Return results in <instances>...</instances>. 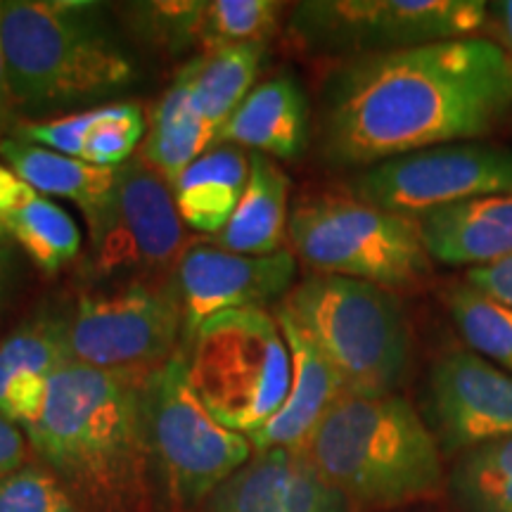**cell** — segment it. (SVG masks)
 <instances>
[{"label": "cell", "instance_id": "1", "mask_svg": "<svg viewBox=\"0 0 512 512\" xmlns=\"http://www.w3.org/2000/svg\"><path fill=\"white\" fill-rule=\"evenodd\" d=\"M512 107V57L456 38L351 57L325 88L320 150L335 166H375L491 133Z\"/></svg>", "mask_w": 512, "mask_h": 512}, {"label": "cell", "instance_id": "2", "mask_svg": "<svg viewBox=\"0 0 512 512\" xmlns=\"http://www.w3.org/2000/svg\"><path fill=\"white\" fill-rule=\"evenodd\" d=\"M145 377L67 361L50 375L38 418L22 427L43 467L86 512H147L152 463L140 406Z\"/></svg>", "mask_w": 512, "mask_h": 512}, {"label": "cell", "instance_id": "3", "mask_svg": "<svg viewBox=\"0 0 512 512\" xmlns=\"http://www.w3.org/2000/svg\"><path fill=\"white\" fill-rule=\"evenodd\" d=\"M0 36L19 117L43 121L107 105L140 76L107 5L93 0H5Z\"/></svg>", "mask_w": 512, "mask_h": 512}, {"label": "cell", "instance_id": "4", "mask_svg": "<svg viewBox=\"0 0 512 512\" xmlns=\"http://www.w3.org/2000/svg\"><path fill=\"white\" fill-rule=\"evenodd\" d=\"M304 453L325 482L361 508L430 501L446 484L437 437L399 394L344 396Z\"/></svg>", "mask_w": 512, "mask_h": 512}, {"label": "cell", "instance_id": "5", "mask_svg": "<svg viewBox=\"0 0 512 512\" xmlns=\"http://www.w3.org/2000/svg\"><path fill=\"white\" fill-rule=\"evenodd\" d=\"M278 309L330 363L347 396L394 394L411 363V328L399 299L366 280L311 275Z\"/></svg>", "mask_w": 512, "mask_h": 512}, {"label": "cell", "instance_id": "6", "mask_svg": "<svg viewBox=\"0 0 512 512\" xmlns=\"http://www.w3.org/2000/svg\"><path fill=\"white\" fill-rule=\"evenodd\" d=\"M188 373L204 408L228 430L252 437L290 392L292 356L278 318L266 309L228 311L192 337Z\"/></svg>", "mask_w": 512, "mask_h": 512}, {"label": "cell", "instance_id": "7", "mask_svg": "<svg viewBox=\"0 0 512 512\" xmlns=\"http://www.w3.org/2000/svg\"><path fill=\"white\" fill-rule=\"evenodd\" d=\"M294 254L318 275L411 290L430 275L418 221L356 197L318 195L299 202L287 223Z\"/></svg>", "mask_w": 512, "mask_h": 512}, {"label": "cell", "instance_id": "8", "mask_svg": "<svg viewBox=\"0 0 512 512\" xmlns=\"http://www.w3.org/2000/svg\"><path fill=\"white\" fill-rule=\"evenodd\" d=\"M140 406L152 470L176 508L209 501L254 456L245 434L223 427L204 408L183 354L145 377Z\"/></svg>", "mask_w": 512, "mask_h": 512}, {"label": "cell", "instance_id": "9", "mask_svg": "<svg viewBox=\"0 0 512 512\" xmlns=\"http://www.w3.org/2000/svg\"><path fill=\"white\" fill-rule=\"evenodd\" d=\"M486 8L484 0H311L294 8L290 31L313 53L366 57L470 38Z\"/></svg>", "mask_w": 512, "mask_h": 512}, {"label": "cell", "instance_id": "10", "mask_svg": "<svg viewBox=\"0 0 512 512\" xmlns=\"http://www.w3.org/2000/svg\"><path fill=\"white\" fill-rule=\"evenodd\" d=\"M183 335L176 287L136 283L117 294L81 297L67 316L69 361L145 377L174 358Z\"/></svg>", "mask_w": 512, "mask_h": 512}, {"label": "cell", "instance_id": "11", "mask_svg": "<svg viewBox=\"0 0 512 512\" xmlns=\"http://www.w3.org/2000/svg\"><path fill=\"white\" fill-rule=\"evenodd\" d=\"M91 266L100 278L178 266L185 230L171 185L133 157L117 169L112 190L88 211Z\"/></svg>", "mask_w": 512, "mask_h": 512}, {"label": "cell", "instance_id": "12", "mask_svg": "<svg viewBox=\"0 0 512 512\" xmlns=\"http://www.w3.org/2000/svg\"><path fill=\"white\" fill-rule=\"evenodd\" d=\"M351 197L394 214L418 216L491 195H512V150L451 143L387 159L349 183Z\"/></svg>", "mask_w": 512, "mask_h": 512}, {"label": "cell", "instance_id": "13", "mask_svg": "<svg viewBox=\"0 0 512 512\" xmlns=\"http://www.w3.org/2000/svg\"><path fill=\"white\" fill-rule=\"evenodd\" d=\"M297 259L290 249L249 256L221 247L185 249L176 266V294L183 309V332L195 337L211 318L228 311L264 309L290 292Z\"/></svg>", "mask_w": 512, "mask_h": 512}, {"label": "cell", "instance_id": "14", "mask_svg": "<svg viewBox=\"0 0 512 512\" xmlns=\"http://www.w3.org/2000/svg\"><path fill=\"white\" fill-rule=\"evenodd\" d=\"M430 406L448 456L512 437V375L475 351H448L434 363Z\"/></svg>", "mask_w": 512, "mask_h": 512}, {"label": "cell", "instance_id": "15", "mask_svg": "<svg viewBox=\"0 0 512 512\" xmlns=\"http://www.w3.org/2000/svg\"><path fill=\"white\" fill-rule=\"evenodd\" d=\"M209 512H351V503L320 477L304 451L254 453L209 498Z\"/></svg>", "mask_w": 512, "mask_h": 512}, {"label": "cell", "instance_id": "16", "mask_svg": "<svg viewBox=\"0 0 512 512\" xmlns=\"http://www.w3.org/2000/svg\"><path fill=\"white\" fill-rule=\"evenodd\" d=\"M275 318L290 347L292 382L280 411L259 432L247 437L254 453L271 451V448L304 451L325 415L347 396L342 380L304 332L294 325V320L283 309L275 311Z\"/></svg>", "mask_w": 512, "mask_h": 512}, {"label": "cell", "instance_id": "17", "mask_svg": "<svg viewBox=\"0 0 512 512\" xmlns=\"http://www.w3.org/2000/svg\"><path fill=\"white\" fill-rule=\"evenodd\" d=\"M422 245L448 266H491L512 256V195H491L418 216Z\"/></svg>", "mask_w": 512, "mask_h": 512}, {"label": "cell", "instance_id": "18", "mask_svg": "<svg viewBox=\"0 0 512 512\" xmlns=\"http://www.w3.org/2000/svg\"><path fill=\"white\" fill-rule=\"evenodd\" d=\"M309 100L290 74L273 76L242 100L214 143L238 145L271 159H297L309 145Z\"/></svg>", "mask_w": 512, "mask_h": 512}, {"label": "cell", "instance_id": "19", "mask_svg": "<svg viewBox=\"0 0 512 512\" xmlns=\"http://www.w3.org/2000/svg\"><path fill=\"white\" fill-rule=\"evenodd\" d=\"M249 181V152L214 143L174 183V202L185 226L219 235L235 214Z\"/></svg>", "mask_w": 512, "mask_h": 512}, {"label": "cell", "instance_id": "20", "mask_svg": "<svg viewBox=\"0 0 512 512\" xmlns=\"http://www.w3.org/2000/svg\"><path fill=\"white\" fill-rule=\"evenodd\" d=\"M290 178L271 157L249 152V181L245 195L226 228L214 235L216 247L235 254L264 256L283 249L287 238Z\"/></svg>", "mask_w": 512, "mask_h": 512}, {"label": "cell", "instance_id": "21", "mask_svg": "<svg viewBox=\"0 0 512 512\" xmlns=\"http://www.w3.org/2000/svg\"><path fill=\"white\" fill-rule=\"evenodd\" d=\"M214 138V128L202 119L192 100L190 64H183L155 105L138 157L174 188L183 171L214 145Z\"/></svg>", "mask_w": 512, "mask_h": 512}, {"label": "cell", "instance_id": "22", "mask_svg": "<svg viewBox=\"0 0 512 512\" xmlns=\"http://www.w3.org/2000/svg\"><path fill=\"white\" fill-rule=\"evenodd\" d=\"M0 157L12 174L38 195L72 200L83 214H88L112 190L117 178V169H100L83 159L60 155L15 136L0 140Z\"/></svg>", "mask_w": 512, "mask_h": 512}, {"label": "cell", "instance_id": "23", "mask_svg": "<svg viewBox=\"0 0 512 512\" xmlns=\"http://www.w3.org/2000/svg\"><path fill=\"white\" fill-rule=\"evenodd\" d=\"M264 55L266 46L261 43H235L211 48L188 62L192 69V100L214 133H219L230 114L254 91Z\"/></svg>", "mask_w": 512, "mask_h": 512}, {"label": "cell", "instance_id": "24", "mask_svg": "<svg viewBox=\"0 0 512 512\" xmlns=\"http://www.w3.org/2000/svg\"><path fill=\"white\" fill-rule=\"evenodd\" d=\"M8 235L46 273L72 264L81 249V230L60 204L29 188L12 209Z\"/></svg>", "mask_w": 512, "mask_h": 512}, {"label": "cell", "instance_id": "25", "mask_svg": "<svg viewBox=\"0 0 512 512\" xmlns=\"http://www.w3.org/2000/svg\"><path fill=\"white\" fill-rule=\"evenodd\" d=\"M446 486L460 512H512V437L460 453Z\"/></svg>", "mask_w": 512, "mask_h": 512}, {"label": "cell", "instance_id": "26", "mask_svg": "<svg viewBox=\"0 0 512 512\" xmlns=\"http://www.w3.org/2000/svg\"><path fill=\"white\" fill-rule=\"evenodd\" d=\"M446 306L460 335L475 354H482L512 375V309L470 283L448 287Z\"/></svg>", "mask_w": 512, "mask_h": 512}, {"label": "cell", "instance_id": "27", "mask_svg": "<svg viewBox=\"0 0 512 512\" xmlns=\"http://www.w3.org/2000/svg\"><path fill=\"white\" fill-rule=\"evenodd\" d=\"M69 361L67 316H41L22 323L15 332L0 339V406L8 384L17 375L57 373Z\"/></svg>", "mask_w": 512, "mask_h": 512}, {"label": "cell", "instance_id": "28", "mask_svg": "<svg viewBox=\"0 0 512 512\" xmlns=\"http://www.w3.org/2000/svg\"><path fill=\"white\" fill-rule=\"evenodd\" d=\"M280 12L283 3L275 0H211L202 19L204 53L235 43L266 46L278 31Z\"/></svg>", "mask_w": 512, "mask_h": 512}, {"label": "cell", "instance_id": "29", "mask_svg": "<svg viewBox=\"0 0 512 512\" xmlns=\"http://www.w3.org/2000/svg\"><path fill=\"white\" fill-rule=\"evenodd\" d=\"M147 131L145 114L136 102H110L95 107V126L83 145V162L100 169H119L143 140Z\"/></svg>", "mask_w": 512, "mask_h": 512}, {"label": "cell", "instance_id": "30", "mask_svg": "<svg viewBox=\"0 0 512 512\" xmlns=\"http://www.w3.org/2000/svg\"><path fill=\"white\" fill-rule=\"evenodd\" d=\"M0 512H86L43 465H22L0 477Z\"/></svg>", "mask_w": 512, "mask_h": 512}, {"label": "cell", "instance_id": "31", "mask_svg": "<svg viewBox=\"0 0 512 512\" xmlns=\"http://www.w3.org/2000/svg\"><path fill=\"white\" fill-rule=\"evenodd\" d=\"M140 29L169 48H185L190 43L202 46V19L207 3L200 0H174V3L133 5Z\"/></svg>", "mask_w": 512, "mask_h": 512}, {"label": "cell", "instance_id": "32", "mask_svg": "<svg viewBox=\"0 0 512 512\" xmlns=\"http://www.w3.org/2000/svg\"><path fill=\"white\" fill-rule=\"evenodd\" d=\"M465 283H470L472 287H477V290H482L484 294H489V297L498 299V302L512 309V256L498 261V264L472 268L467 273Z\"/></svg>", "mask_w": 512, "mask_h": 512}, {"label": "cell", "instance_id": "33", "mask_svg": "<svg viewBox=\"0 0 512 512\" xmlns=\"http://www.w3.org/2000/svg\"><path fill=\"white\" fill-rule=\"evenodd\" d=\"M27 437L12 422L0 418V477L27 465Z\"/></svg>", "mask_w": 512, "mask_h": 512}, {"label": "cell", "instance_id": "34", "mask_svg": "<svg viewBox=\"0 0 512 512\" xmlns=\"http://www.w3.org/2000/svg\"><path fill=\"white\" fill-rule=\"evenodd\" d=\"M29 190V185L12 174L5 164H0V247H5V242L10 240L8 235V219L12 209L17 207V202L22 200L24 192Z\"/></svg>", "mask_w": 512, "mask_h": 512}, {"label": "cell", "instance_id": "35", "mask_svg": "<svg viewBox=\"0 0 512 512\" xmlns=\"http://www.w3.org/2000/svg\"><path fill=\"white\" fill-rule=\"evenodd\" d=\"M19 114L15 110V102L10 95L8 83V64H5V50H3V36H0V140L8 138V133L15 131Z\"/></svg>", "mask_w": 512, "mask_h": 512}, {"label": "cell", "instance_id": "36", "mask_svg": "<svg viewBox=\"0 0 512 512\" xmlns=\"http://www.w3.org/2000/svg\"><path fill=\"white\" fill-rule=\"evenodd\" d=\"M17 275H19V264H17L15 252H12L8 245L0 247V311H3L5 304L10 302L12 290H15V283H17Z\"/></svg>", "mask_w": 512, "mask_h": 512}, {"label": "cell", "instance_id": "37", "mask_svg": "<svg viewBox=\"0 0 512 512\" xmlns=\"http://www.w3.org/2000/svg\"><path fill=\"white\" fill-rule=\"evenodd\" d=\"M501 17H503V29H505V36H508L510 57H512V0L501 3Z\"/></svg>", "mask_w": 512, "mask_h": 512}]
</instances>
